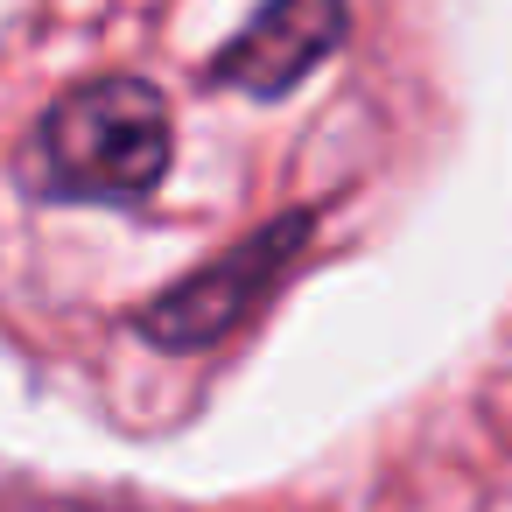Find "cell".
Returning a JSON list of instances; mask_svg holds the SVG:
<instances>
[{
	"mask_svg": "<svg viewBox=\"0 0 512 512\" xmlns=\"http://www.w3.org/2000/svg\"><path fill=\"white\" fill-rule=\"evenodd\" d=\"M169 155L176 120L148 78H85L29 127L22 183L50 204H141Z\"/></svg>",
	"mask_w": 512,
	"mask_h": 512,
	"instance_id": "cell-1",
	"label": "cell"
},
{
	"mask_svg": "<svg viewBox=\"0 0 512 512\" xmlns=\"http://www.w3.org/2000/svg\"><path fill=\"white\" fill-rule=\"evenodd\" d=\"M309 232H316V211H281V218H267V225L246 232L232 253L204 260L190 281H176L169 295H155V302L134 316V330H141L155 351H204V344L232 337V330L288 281V267H295V253L309 246Z\"/></svg>",
	"mask_w": 512,
	"mask_h": 512,
	"instance_id": "cell-2",
	"label": "cell"
},
{
	"mask_svg": "<svg viewBox=\"0 0 512 512\" xmlns=\"http://www.w3.org/2000/svg\"><path fill=\"white\" fill-rule=\"evenodd\" d=\"M344 36H351V0H267L211 64V85L239 99H288L323 57L344 50Z\"/></svg>",
	"mask_w": 512,
	"mask_h": 512,
	"instance_id": "cell-3",
	"label": "cell"
}]
</instances>
